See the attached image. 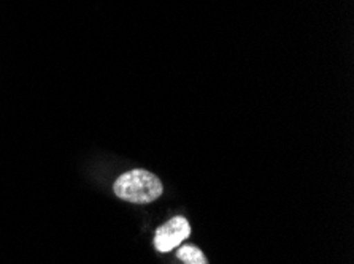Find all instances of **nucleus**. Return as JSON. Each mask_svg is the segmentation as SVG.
Segmentation results:
<instances>
[{
	"mask_svg": "<svg viewBox=\"0 0 354 264\" xmlns=\"http://www.w3.org/2000/svg\"><path fill=\"white\" fill-rule=\"evenodd\" d=\"M191 236V225L185 217H174L167 223L159 226L154 233V249L160 253H167L183 244Z\"/></svg>",
	"mask_w": 354,
	"mask_h": 264,
	"instance_id": "f03ea898",
	"label": "nucleus"
},
{
	"mask_svg": "<svg viewBox=\"0 0 354 264\" xmlns=\"http://www.w3.org/2000/svg\"><path fill=\"white\" fill-rule=\"evenodd\" d=\"M113 190L118 198L133 204H148L162 195V182L147 170H132L118 177Z\"/></svg>",
	"mask_w": 354,
	"mask_h": 264,
	"instance_id": "f257e3e1",
	"label": "nucleus"
},
{
	"mask_svg": "<svg viewBox=\"0 0 354 264\" xmlns=\"http://www.w3.org/2000/svg\"><path fill=\"white\" fill-rule=\"evenodd\" d=\"M176 258L185 264H208L203 252L192 244L180 245L176 250Z\"/></svg>",
	"mask_w": 354,
	"mask_h": 264,
	"instance_id": "7ed1b4c3",
	"label": "nucleus"
}]
</instances>
